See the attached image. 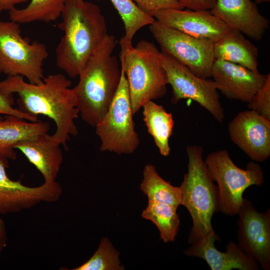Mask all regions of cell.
I'll use <instances>...</instances> for the list:
<instances>
[{"label":"cell","mask_w":270,"mask_h":270,"mask_svg":"<svg viewBox=\"0 0 270 270\" xmlns=\"http://www.w3.org/2000/svg\"><path fill=\"white\" fill-rule=\"evenodd\" d=\"M72 82L62 74H54L44 78L37 84L26 82L20 76H9L0 81V94H16L20 110L30 115H43L52 120L56 128L52 136L58 144L68 148L70 136H76L78 130L75 124L80 114Z\"/></svg>","instance_id":"6da1fadb"},{"label":"cell","mask_w":270,"mask_h":270,"mask_svg":"<svg viewBox=\"0 0 270 270\" xmlns=\"http://www.w3.org/2000/svg\"><path fill=\"white\" fill-rule=\"evenodd\" d=\"M61 16L58 27L64 34L56 50V64L74 78L108 34L107 26L100 6L84 0H66Z\"/></svg>","instance_id":"7a4b0ae2"},{"label":"cell","mask_w":270,"mask_h":270,"mask_svg":"<svg viewBox=\"0 0 270 270\" xmlns=\"http://www.w3.org/2000/svg\"><path fill=\"white\" fill-rule=\"evenodd\" d=\"M117 41L108 34L90 57L73 88L82 120L95 127L107 112L118 89L121 77L112 52Z\"/></svg>","instance_id":"3957f363"},{"label":"cell","mask_w":270,"mask_h":270,"mask_svg":"<svg viewBox=\"0 0 270 270\" xmlns=\"http://www.w3.org/2000/svg\"><path fill=\"white\" fill-rule=\"evenodd\" d=\"M188 171L180 186L182 205L185 206L192 218L188 242L192 244L215 232L212 220L219 212L218 186L215 185L204 160L203 148L190 145L186 147Z\"/></svg>","instance_id":"277c9868"},{"label":"cell","mask_w":270,"mask_h":270,"mask_svg":"<svg viewBox=\"0 0 270 270\" xmlns=\"http://www.w3.org/2000/svg\"><path fill=\"white\" fill-rule=\"evenodd\" d=\"M120 60L129 90L132 113L135 114L148 101L164 96L168 78L155 44L142 40L134 47L122 38Z\"/></svg>","instance_id":"5b68a950"},{"label":"cell","mask_w":270,"mask_h":270,"mask_svg":"<svg viewBox=\"0 0 270 270\" xmlns=\"http://www.w3.org/2000/svg\"><path fill=\"white\" fill-rule=\"evenodd\" d=\"M214 181L218 184L219 212L227 216L237 214L244 190L253 185L264 182L260 166L249 162L246 169L236 166L226 150L211 152L204 160Z\"/></svg>","instance_id":"8992f818"},{"label":"cell","mask_w":270,"mask_h":270,"mask_svg":"<svg viewBox=\"0 0 270 270\" xmlns=\"http://www.w3.org/2000/svg\"><path fill=\"white\" fill-rule=\"evenodd\" d=\"M48 56L46 46L24 38L18 24L0 20V70L9 76H20L28 82L41 84L43 64Z\"/></svg>","instance_id":"52a82bcc"},{"label":"cell","mask_w":270,"mask_h":270,"mask_svg":"<svg viewBox=\"0 0 270 270\" xmlns=\"http://www.w3.org/2000/svg\"><path fill=\"white\" fill-rule=\"evenodd\" d=\"M129 90L123 69L120 82L110 108L94 127L100 142V150L119 154L133 153L140 144L135 130Z\"/></svg>","instance_id":"ba28073f"},{"label":"cell","mask_w":270,"mask_h":270,"mask_svg":"<svg viewBox=\"0 0 270 270\" xmlns=\"http://www.w3.org/2000/svg\"><path fill=\"white\" fill-rule=\"evenodd\" d=\"M149 30L161 51L176 58L196 76L211 78L215 60L212 42L188 35L156 20L149 25Z\"/></svg>","instance_id":"9c48e42d"},{"label":"cell","mask_w":270,"mask_h":270,"mask_svg":"<svg viewBox=\"0 0 270 270\" xmlns=\"http://www.w3.org/2000/svg\"><path fill=\"white\" fill-rule=\"evenodd\" d=\"M160 58L168 83L172 88V104H176L182 99L192 100L222 124L225 118L224 112L213 80L196 76L184 64L162 51Z\"/></svg>","instance_id":"30bf717a"},{"label":"cell","mask_w":270,"mask_h":270,"mask_svg":"<svg viewBox=\"0 0 270 270\" xmlns=\"http://www.w3.org/2000/svg\"><path fill=\"white\" fill-rule=\"evenodd\" d=\"M237 214L239 247L260 268L270 270V209L259 212L249 200L243 198Z\"/></svg>","instance_id":"8fae6325"},{"label":"cell","mask_w":270,"mask_h":270,"mask_svg":"<svg viewBox=\"0 0 270 270\" xmlns=\"http://www.w3.org/2000/svg\"><path fill=\"white\" fill-rule=\"evenodd\" d=\"M8 166L0 160V214L20 212L42 202H57L60 198L62 188L56 181L28 186L8 176Z\"/></svg>","instance_id":"7c38bea8"},{"label":"cell","mask_w":270,"mask_h":270,"mask_svg":"<svg viewBox=\"0 0 270 270\" xmlns=\"http://www.w3.org/2000/svg\"><path fill=\"white\" fill-rule=\"evenodd\" d=\"M231 140L250 160L263 162L270 156V120L249 110L238 112L228 123Z\"/></svg>","instance_id":"4fadbf2b"},{"label":"cell","mask_w":270,"mask_h":270,"mask_svg":"<svg viewBox=\"0 0 270 270\" xmlns=\"http://www.w3.org/2000/svg\"><path fill=\"white\" fill-rule=\"evenodd\" d=\"M152 16L166 26L214 43L231 29L207 10L166 9Z\"/></svg>","instance_id":"5bb4252c"},{"label":"cell","mask_w":270,"mask_h":270,"mask_svg":"<svg viewBox=\"0 0 270 270\" xmlns=\"http://www.w3.org/2000/svg\"><path fill=\"white\" fill-rule=\"evenodd\" d=\"M267 74L244 66L215 60L211 78L216 88L228 99L248 102L264 84Z\"/></svg>","instance_id":"9a60e30c"},{"label":"cell","mask_w":270,"mask_h":270,"mask_svg":"<svg viewBox=\"0 0 270 270\" xmlns=\"http://www.w3.org/2000/svg\"><path fill=\"white\" fill-rule=\"evenodd\" d=\"M210 12L230 28L255 40L262 39L269 20L251 0H216Z\"/></svg>","instance_id":"2e32d148"},{"label":"cell","mask_w":270,"mask_h":270,"mask_svg":"<svg viewBox=\"0 0 270 270\" xmlns=\"http://www.w3.org/2000/svg\"><path fill=\"white\" fill-rule=\"evenodd\" d=\"M219 240L220 238L215 232L191 244L184 252L188 256L204 260L212 270L260 269L256 262L244 252L234 242L230 241L226 244V252L218 250L214 246V242Z\"/></svg>","instance_id":"e0dca14e"},{"label":"cell","mask_w":270,"mask_h":270,"mask_svg":"<svg viewBox=\"0 0 270 270\" xmlns=\"http://www.w3.org/2000/svg\"><path fill=\"white\" fill-rule=\"evenodd\" d=\"M20 150L42 176L44 182H56L63 162L60 146L48 132L37 135L18 144Z\"/></svg>","instance_id":"ac0fdd59"},{"label":"cell","mask_w":270,"mask_h":270,"mask_svg":"<svg viewBox=\"0 0 270 270\" xmlns=\"http://www.w3.org/2000/svg\"><path fill=\"white\" fill-rule=\"evenodd\" d=\"M48 122L38 120L26 122L18 117L6 115L0 120V160L8 164L9 160H15V146L22 140L48 132Z\"/></svg>","instance_id":"d6986e66"},{"label":"cell","mask_w":270,"mask_h":270,"mask_svg":"<svg viewBox=\"0 0 270 270\" xmlns=\"http://www.w3.org/2000/svg\"><path fill=\"white\" fill-rule=\"evenodd\" d=\"M214 52L215 60H226L258 72V48L238 31L230 29L214 42Z\"/></svg>","instance_id":"ffe728a7"},{"label":"cell","mask_w":270,"mask_h":270,"mask_svg":"<svg viewBox=\"0 0 270 270\" xmlns=\"http://www.w3.org/2000/svg\"><path fill=\"white\" fill-rule=\"evenodd\" d=\"M142 108L148 131L152 136L160 154L164 156H169V139L172 134L174 126L172 114L152 100L145 102Z\"/></svg>","instance_id":"44dd1931"},{"label":"cell","mask_w":270,"mask_h":270,"mask_svg":"<svg viewBox=\"0 0 270 270\" xmlns=\"http://www.w3.org/2000/svg\"><path fill=\"white\" fill-rule=\"evenodd\" d=\"M140 188L148 201L168 204L178 208L182 204L180 186H174L166 181L158 174L156 168L147 164L142 172Z\"/></svg>","instance_id":"7402d4cb"},{"label":"cell","mask_w":270,"mask_h":270,"mask_svg":"<svg viewBox=\"0 0 270 270\" xmlns=\"http://www.w3.org/2000/svg\"><path fill=\"white\" fill-rule=\"evenodd\" d=\"M66 0H30L24 8L9 10L10 20L20 24L49 22L61 16Z\"/></svg>","instance_id":"603a6c76"},{"label":"cell","mask_w":270,"mask_h":270,"mask_svg":"<svg viewBox=\"0 0 270 270\" xmlns=\"http://www.w3.org/2000/svg\"><path fill=\"white\" fill-rule=\"evenodd\" d=\"M177 208L168 204L148 201L142 212L143 218L156 226L160 238L165 243L174 242L179 231L180 219Z\"/></svg>","instance_id":"cb8c5ba5"},{"label":"cell","mask_w":270,"mask_h":270,"mask_svg":"<svg viewBox=\"0 0 270 270\" xmlns=\"http://www.w3.org/2000/svg\"><path fill=\"white\" fill-rule=\"evenodd\" d=\"M110 0L122 19L125 29V34L122 38L128 42H132L138 31L144 26H149L155 20L132 0Z\"/></svg>","instance_id":"d4e9b609"},{"label":"cell","mask_w":270,"mask_h":270,"mask_svg":"<svg viewBox=\"0 0 270 270\" xmlns=\"http://www.w3.org/2000/svg\"><path fill=\"white\" fill-rule=\"evenodd\" d=\"M120 252L114 248L111 242L103 238L98 246L86 262L72 270H122Z\"/></svg>","instance_id":"484cf974"},{"label":"cell","mask_w":270,"mask_h":270,"mask_svg":"<svg viewBox=\"0 0 270 270\" xmlns=\"http://www.w3.org/2000/svg\"><path fill=\"white\" fill-rule=\"evenodd\" d=\"M248 108L270 120V74L263 85L248 102Z\"/></svg>","instance_id":"4316f807"},{"label":"cell","mask_w":270,"mask_h":270,"mask_svg":"<svg viewBox=\"0 0 270 270\" xmlns=\"http://www.w3.org/2000/svg\"><path fill=\"white\" fill-rule=\"evenodd\" d=\"M143 12L152 16L158 10L166 9H184L176 0H132Z\"/></svg>","instance_id":"83f0119b"},{"label":"cell","mask_w":270,"mask_h":270,"mask_svg":"<svg viewBox=\"0 0 270 270\" xmlns=\"http://www.w3.org/2000/svg\"><path fill=\"white\" fill-rule=\"evenodd\" d=\"M1 71L0 70V74ZM14 98L12 95L5 96L0 94V120L3 118L0 115H12L32 122L38 121V117L30 115L19 108H14Z\"/></svg>","instance_id":"f1b7e54d"},{"label":"cell","mask_w":270,"mask_h":270,"mask_svg":"<svg viewBox=\"0 0 270 270\" xmlns=\"http://www.w3.org/2000/svg\"><path fill=\"white\" fill-rule=\"evenodd\" d=\"M184 8L192 10H210L216 0H176Z\"/></svg>","instance_id":"f546056e"},{"label":"cell","mask_w":270,"mask_h":270,"mask_svg":"<svg viewBox=\"0 0 270 270\" xmlns=\"http://www.w3.org/2000/svg\"><path fill=\"white\" fill-rule=\"evenodd\" d=\"M8 243L6 228L4 220L0 218V254L6 248Z\"/></svg>","instance_id":"4dcf8cb0"},{"label":"cell","mask_w":270,"mask_h":270,"mask_svg":"<svg viewBox=\"0 0 270 270\" xmlns=\"http://www.w3.org/2000/svg\"><path fill=\"white\" fill-rule=\"evenodd\" d=\"M28 0H0V6L2 10H10L16 8L18 4L24 3Z\"/></svg>","instance_id":"1f68e13d"},{"label":"cell","mask_w":270,"mask_h":270,"mask_svg":"<svg viewBox=\"0 0 270 270\" xmlns=\"http://www.w3.org/2000/svg\"><path fill=\"white\" fill-rule=\"evenodd\" d=\"M255 3L256 4H261L264 2H268L270 0H254Z\"/></svg>","instance_id":"d6a6232c"},{"label":"cell","mask_w":270,"mask_h":270,"mask_svg":"<svg viewBox=\"0 0 270 270\" xmlns=\"http://www.w3.org/2000/svg\"><path fill=\"white\" fill-rule=\"evenodd\" d=\"M2 11V10L1 8V6H0V13Z\"/></svg>","instance_id":"836d02e7"},{"label":"cell","mask_w":270,"mask_h":270,"mask_svg":"<svg viewBox=\"0 0 270 270\" xmlns=\"http://www.w3.org/2000/svg\"><path fill=\"white\" fill-rule=\"evenodd\" d=\"M78 0V1H79V0Z\"/></svg>","instance_id":"e575fe53"}]
</instances>
